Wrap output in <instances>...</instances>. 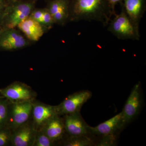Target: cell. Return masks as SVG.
I'll return each mask as SVG.
<instances>
[{"label": "cell", "instance_id": "cell-7", "mask_svg": "<svg viewBox=\"0 0 146 146\" xmlns=\"http://www.w3.org/2000/svg\"><path fill=\"white\" fill-rule=\"evenodd\" d=\"M29 44L28 39L15 28L1 30L0 50L21 49Z\"/></svg>", "mask_w": 146, "mask_h": 146}, {"label": "cell", "instance_id": "cell-10", "mask_svg": "<svg viewBox=\"0 0 146 146\" xmlns=\"http://www.w3.org/2000/svg\"><path fill=\"white\" fill-rule=\"evenodd\" d=\"M12 131L11 146H33L37 130L31 120Z\"/></svg>", "mask_w": 146, "mask_h": 146}, {"label": "cell", "instance_id": "cell-22", "mask_svg": "<svg viewBox=\"0 0 146 146\" xmlns=\"http://www.w3.org/2000/svg\"><path fill=\"white\" fill-rule=\"evenodd\" d=\"M115 137L114 133L104 135V138L100 141L98 146H112L115 144Z\"/></svg>", "mask_w": 146, "mask_h": 146}, {"label": "cell", "instance_id": "cell-25", "mask_svg": "<svg viewBox=\"0 0 146 146\" xmlns=\"http://www.w3.org/2000/svg\"><path fill=\"white\" fill-rule=\"evenodd\" d=\"M18 1V0H7V2L8 3L13 2L16 1Z\"/></svg>", "mask_w": 146, "mask_h": 146}, {"label": "cell", "instance_id": "cell-26", "mask_svg": "<svg viewBox=\"0 0 146 146\" xmlns=\"http://www.w3.org/2000/svg\"><path fill=\"white\" fill-rule=\"evenodd\" d=\"M4 97H3L2 96V95H1V93H0V99H1L2 98H3Z\"/></svg>", "mask_w": 146, "mask_h": 146}, {"label": "cell", "instance_id": "cell-14", "mask_svg": "<svg viewBox=\"0 0 146 146\" xmlns=\"http://www.w3.org/2000/svg\"><path fill=\"white\" fill-rule=\"evenodd\" d=\"M17 27L27 39L33 42L39 40L46 30L41 24L30 16L22 21Z\"/></svg>", "mask_w": 146, "mask_h": 146}, {"label": "cell", "instance_id": "cell-18", "mask_svg": "<svg viewBox=\"0 0 146 146\" xmlns=\"http://www.w3.org/2000/svg\"><path fill=\"white\" fill-rule=\"evenodd\" d=\"M10 104L4 98L0 99V129L7 126Z\"/></svg>", "mask_w": 146, "mask_h": 146}, {"label": "cell", "instance_id": "cell-15", "mask_svg": "<svg viewBox=\"0 0 146 146\" xmlns=\"http://www.w3.org/2000/svg\"><path fill=\"white\" fill-rule=\"evenodd\" d=\"M122 127V112L96 126L88 125L89 132L103 136L114 133L116 131Z\"/></svg>", "mask_w": 146, "mask_h": 146}, {"label": "cell", "instance_id": "cell-24", "mask_svg": "<svg viewBox=\"0 0 146 146\" xmlns=\"http://www.w3.org/2000/svg\"><path fill=\"white\" fill-rule=\"evenodd\" d=\"M7 3V0H0V30Z\"/></svg>", "mask_w": 146, "mask_h": 146}, {"label": "cell", "instance_id": "cell-23", "mask_svg": "<svg viewBox=\"0 0 146 146\" xmlns=\"http://www.w3.org/2000/svg\"><path fill=\"white\" fill-rule=\"evenodd\" d=\"M123 0H107L108 5L110 10L112 16L116 14L115 11V6L118 3H121L123 2Z\"/></svg>", "mask_w": 146, "mask_h": 146}, {"label": "cell", "instance_id": "cell-27", "mask_svg": "<svg viewBox=\"0 0 146 146\" xmlns=\"http://www.w3.org/2000/svg\"><path fill=\"white\" fill-rule=\"evenodd\" d=\"M0 31H1V30H0Z\"/></svg>", "mask_w": 146, "mask_h": 146}, {"label": "cell", "instance_id": "cell-9", "mask_svg": "<svg viewBox=\"0 0 146 146\" xmlns=\"http://www.w3.org/2000/svg\"><path fill=\"white\" fill-rule=\"evenodd\" d=\"M31 121L36 130H39L55 115H58L55 106L42 103L40 102H33Z\"/></svg>", "mask_w": 146, "mask_h": 146}, {"label": "cell", "instance_id": "cell-1", "mask_svg": "<svg viewBox=\"0 0 146 146\" xmlns=\"http://www.w3.org/2000/svg\"><path fill=\"white\" fill-rule=\"evenodd\" d=\"M112 17L107 0H70L69 21H97L106 27Z\"/></svg>", "mask_w": 146, "mask_h": 146}, {"label": "cell", "instance_id": "cell-8", "mask_svg": "<svg viewBox=\"0 0 146 146\" xmlns=\"http://www.w3.org/2000/svg\"><path fill=\"white\" fill-rule=\"evenodd\" d=\"M141 83L136 84L126 102L122 112V126H124L138 115L141 108Z\"/></svg>", "mask_w": 146, "mask_h": 146}, {"label": "cell", "instance_id": "cell-12", "mask_svg": "<svg viewBox=\"0 0 146 146\" xmlns=\"http://www.w3.org/2000/svg\"><path fill=\"white\" fill-rule=\"evenodd\" d=\"M47 9L55 24L63 25L69 21L70 0H52L49 3Z\"/></svg>", "mask_w": 146, "mask_h": 146}, {"label": "cell", "instance_id": "cell-2", "mask_svg": "<svg viewBox=\"0 0 146 146\" xmlns=\"http://www.w3.org/2000/svg\"><path fill=\"white\" fill-rule=\"evenodd\" d=\"M35 5L34 0H18L8 3L1 30L14 29L17 27L22 21L30 16L34 9Z\"/></svg>", "mask_w": 146, "mask_h": 146}, {"label": "cell", "instance_id": "cell-16", "mask_svg": "<svg viewBox=\"0 0 146 146\" xmlns=\"http://www.w3.org/2000/svg\"><path fill=\"white\" fill-rule=\"evenodd\" d=\"M59 116L55 115L39 129L54 143L62 139L65 131L63 120Z\"/></svg>", "mask_w": 146, "mask_h": 146}, {"label": "cell", "instance_id": "cell-11", "mask_svg": "<svg viewBox=\"0 0 146 146\" xmlns=\"http://www.w3.org/2000/svg\"><path fill=\"white\" fill-rule=\"evenodd\" d=\"M63 121L65 131L70 136H87L89 132L80 111L65 115Z\"/></svg>", "mask_w": 146, "mask_h": 146}, {"label": "cell", "instance_id": "cell-20", "mask_svg": "<svg viewBox=\"0 0 146 146\" xmlns=\"http://www.w3.org/2000/svg\"><path fill=\"white\" fill-rule=\"evenodd\" d=\"M54 143L42 131L37 130L33 146H52Z\"/></svg>", "mask_w": 146, "mask_h": 146}, {"label": "cell", "instance_id": "cell-6", "mask_svg": "<svg viewBox=\"0 0 146 146\" xmlns=\"http://www.w3.org/2000/svg\"><path fill=\"white\" fill-rule=\"evenodd\" d=\"M91 96L92 93L87 90L79 91L70 95L60 104L56 106L57 115H65L80 111L83 105Z\"/></svg>", "mask_w": 146, "mask_h": 146}, {"label": "cell", "instance_id": "cell-13", "mask_svg": "<svg viewBox=\"0 0 146 146\" xmlns=\"http://www.w3.org/2000/svg\"><path fill=\"white\" fill-rule=\"evenodd\" d=\"M122 4L126 13L137 29L146 11V0H123Z\"/></svg>", "mask_w": 146, "mask_h": 146}, {"label": "cell", "instance_id": "cell-4", "mask_svg": "<svg viewBox=\"0 0 146 146\" xmlns=\"http://www.w3.org/2000/svg\"><path fill=\"white\" fill-rule=\"evenodd\" d=\"M0 93L11 103L33 102L37 95L30 86L18 81L14 82L5 88L0 89Z\"/></svg>", "mask_w": 146, "mask_h": 146}, {"label": "cell", "instance_id": "cell-19", "mask_svg": "<svg viewBox=\"0 0 146 146\" xmlns=\"http://www.w3.org/2000/svg\"><path fill=\"white\" fill-rule=\"evenodd\" d=\"M94 145L93 141L87 136H70L65 141L64 145L66 146H89Z\"/></svg>", "mask_w": 146, "mask_h": 146}, {"label": "cell", "instance_id": "cell-21", "mask_svg": "<svg viewBox=\"0 0 146 146\" xmlns=\"http://www.w3.org/2000/svg\"><path fill=\"white\" fill-rule=\"evenodd\" d=\"M12 131L7 127L0 129V146L12 145Z\"/></svg>", "mask_w": 146, "mask_h": 146}, {"label": "cell", "instance_id": "cell-3", "mask_svg": "<svg viewBox=\"0 0 146 146\" xmlns=\"http://www.w3.org/2000/svg\"><path fill=\"white\" fill-rule=\"evenodd\" d=\"M121 12L114 16L108 25V30L119 39L138 40L140 38L139 29L126 13L122 3Z\"/></svg>", "mask_w": 146, "mask_h": 146}, {"label": "cell", "instance_id": "cell-17", "mask_svg": "<svg viewBox=\"0 0 146 146\" xmlns=\"http://www.w3.org/2000/svg\"><path fill=\"white\" fill-rule=\"evenodd\" d=\"M29 16L41 24L46 29H49L55 24L52 16L47 8L34 9Z\"/></svg>", "mask_w": 146, "mask_h": 146}, {"label": "cell", "instance_id": "cell-5", "mask_svg": "<svg viewBox=\"0 0 146 146\" xmlns=\"http://www.w3.org/2000/svg\"><path fill=\"white\" fill-rule=\"evenodd\" d=\"M32 103H11L7 127L13 131L31 120Z\"/></svg>", "mask_w": 146, "mask_h": 146}]
</instances>
